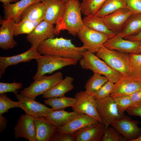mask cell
I'll list each match as a JSON object with an SVG mask.
<instances>
[{"instance_id":"cell-1","label":"cell","mask_w":141,"mask_h":141,"mask_svg":"<svg viewBox=\"0 0 141 141\" xmlns=\"http://www.w3.org/2000/svg\"><path fill=\"white\" fill-rule=\"evenodd\" d=\"M37 49L40 54L53 55L79 61L87 50L83 46L73 44L70 39L62 37L48 39L40 43Z\"/></svg>"},{"instance_id":"cell-2","label":"cell","mask_w":141,"mask_h":141,"mask_svg":"<svg viewBox=\"0 0 141 141\" xmlns=\"http://www.w3.org/2000/svg\"><path fill=\"white\" fill-rule=\"evenodd\" d=\"M79 62L82 69L90 70L93 73L103 75L107 78L108 81L114 84L123 76L110 68L94 53L87 50L84 53Z\"/></svg>"},{"instance_id":"cell-3","label":"cell","mask_w":141,"mask_h":141,"mask_svg":"<svg viewBox=\"0 0 141 141\" xmlns=\"http://www.w3.org/2000/svg\"><path fill=\"white\" fill-rule=\"evenodd\" d=\"M110 68L122 75H129L130 54L107 49L103 46L96 53Z\"/></svg>"},{"instance_id":"cell-4","label":"cell","mask_w":141,"mask_h":141,"mask_svg":"<svg viewBox=\"0 0 141 141\" xmlns=\"http://www.w3.org/2000/svg\"><path fill=\"white\" fill-rule=\"evenodd\" d=\"M80 3L79 0H69L66 3L62 21V30L75 37L84 26L81 17Z\"/></svg>"},{"instance_id":"cell-5","label":"cell","mask_w":141,"mask_h":141,"mask_svg":"<svg viewBox=\"0 0 141 141\" xmlns=\"http://www.w3.org/2000/svg\"><path fill=\"white\" fill-rule=\"evenodd\" d=\"M36 60L37 63V69L33 78L34 80L46 74H51L64 67L76 65L78 62L73 59L48 55L41 56Z\"/></svg>"},{"instance_id":"cell-6","label":"cell","mask_w":141,"mask_h":141,"mask_svg":"<svg viewBox=\"0 0 141 141\" xmlns=\"http://www.w3.org/2000/svg\"><path fill=\"white\" fill-rule=\"evenodd\" d=\"M63 79V74L60 72L49 76L42 75L34 80L28 87L21 91L20 94L35 99L37 96L43 94Z\"/></svg>"},{"instance_id":"cell-7","label":"cell","mask_w":141,"mask_h":141,"mask_svg":"<svg viewBox=\"0 0 141 141\" xmlns=\"http://www.w3.org/2000/svg\"><path fill=\"white\" fill-rule=\"evenodd\" d=\"M41 2L45 9L43 20L51 24H56L55 28L59 34L62 30V19L66 3L62 0H41Z\"/></svg>"},{"instance_id":"cell-8","label":"cell","mask_w":141,"mask_h":141,"mask_svg":"<svg viewBox=\"0 0 141 141\" xmlns=\"http://www.w3.org/2000/svg\"><path fill=\"white\" fill-rule=\"evenodd\" d=\"M96 99L97 112L105 128L125 115L124 114L122 115L119 114L115 102L110 95L103 98Z\"/></svg>"},{"instance_id":"cell-9","label":"cell","mask_w":141,"mask_h":141,"mask_svg":"<svg viewBox=\"0 0 141 141\" xmlns=\"http://www.w3.org/2000/svg\"><path fill=\"white\" fill-rule=\"evenodd\" d=\"M77 35L83 44V46L87 50L96 53L103 46L109 39L105 34L96 31L84 25L78 32Z\"/></svg>"},{"instance_id":"cell-10","label":"cell","mask_w":141,"mask_h":141,"mask_svg":"<svg viewBox=\"0 0 141 141\" xmlns=\"http://www.w3.org/2000/svg\"><path fill=\"white\" fill-rule=\"evenodd\" d=\"M75 98L77 100L72 107L73 111L89 115L103 124L97 111L96 99L93 96L87 95L85 91H81L76 94Z\"/></svg>"},{"instance_id":"cell-11","label":"cell","mask_w":141,"mask_h":141,"mask_svg":"<svg viewBox=\"0 0 141 141\" xmlns=\"http://www.w3.org/2000/svg\"><path fill=\"white\" fill-rule=\"evenodd\" d=\"M139 124L138 121L132 120L128 116L125 115L110 125L118 131L124 141H132L141 136V128L138 126Z\"/></svg>"},{"instance_id":"cell-12","label":"cell","mask_w":141,"mask_h":141,"mask_svg":"<svg viewBox=\"0 0 141 141\" xmlns=\"http://www.w3.org/2000/svg\"><path fill=\"white\" fill-rule=\"evenodd\" d=\"M58 34L53 25L43 20L32 32L27 34L26 38L31 46L37 48L45 40L54 38Z\"/></svg>"},{"instance_id":"cell-13","label":"cell","mask_w":141,"mask_h":141,"mask_svg":"<svg viewBox=\"0 0 141 141\" xmlns=\"http://www.w3.org/2000/svg\"><path fill=\"white\" fill-rule=\"evenodd\" d=\"M19 100V107L26 114L33 117H45L53 110L45 105L21 94L15 95Z\"/></svg>"},{"instance_id":"cell-14","label":"cell","mask_w":141,"mask_h":141,"mask_svg":"<svg viewBox=\"0 0 141 141\" xmlns=\"http://www.w3.org/2000/svg\"><path fill=\"white\" fill-rule=\"evenodd\" d=\"M132 14L126 7L119 9L101 18L108 28L116 35L120 33L128 19Z\"/></svg>"},{"instance_id":"cell-15","label":"cell","mask_w":141,"mask_h":141,"mask_svg":"<svg viewBox=\"0 0 141 141\" xmlns=\"http://www.w3.org/2000/svg\"><path fill=\"white\" fill-rule=\"evenodd\" d=\"M34 117L26 114H22L14 128L15 138L22 137L29 141H36Z\"/></svg>"},{"instance_id":"cell-16","label":"cell","mask_w":141,"mask_h":141,"mask_svg":"<svg viewBox=\"0 0 141 141\" xmlns=\"http://www.w3.org/2000/svg\"><path fill=\"white\" fill-rule=\"evenodd\" d=\"M141 45V42L125 39L119 34L108 39L103 46L108 49L122 52L138 54Z\"/></svg>"},{"instance_id":"cell-17","label":"cell","mask_w":141,"mask_h":141,"mask_svg":"<svg viewBox=\"0 0 141 141\" xmlns=\"http://www.w3.org/2000/svg\"><path fill=\"white\" fill-rule=\"evenodd\" d=\"M105 130V126L98 122L79 129L73 134L77 141H101Z\"/></svg>"},{"instance_id":"cell-18","label":"cell","mask_w":141,"mask_h":141,"mask_svg":"<svg viewBox=\"0 0 141 141\" xmlns=\"http://www.w3.org/2000/svg\"><path fill=\"white\" fill-rule=\"evenodd\" d=\"M41 55L37 48L31 46L29 49L21 54L9 57H0V77L4 74L6 68L9 66L15 65L21 62L30 61L36 59Z\"/></svg>"},{"instance_id":"cell-19","label":"cell","mask_w":141,"mask_h":141,"mask_svg":"<svg viewBox=\"0 0 141 141\" xmlns=\"http://www.w3.org/2000/svg\"><path fill=\"white\" fill-rule=\"evenodd\" d=\"M15 22L13 19H0V48L7 50L17 45L13 38Z\"/></svg>"},{"instance_id":"cell-20","label":"cell","mask_w":141,"mask_h":141,"mask_svg":"<svg viewBox=\"0 0 141 141\" xmlns=\"http://www.w3.org/2000/svg\"><path fill=\"white\" fill-rule=\"evenodd\" d=\"M141 90V82L136 81L129 75H123L114 85L110 96L113 98L129 95Z\"/></svg>"},{"instance_id":"cell-21","label":"cell","mask_w":141,"mask_h":141,"mask_svg":"<svg viewBox=\"0 0 141 141\" xmlns=\"http://www.w3.org/2000/svg\"><path fill=\"white\" fill-rule=\"evenodd\" d=\"M34 117L36 141H50L57 128L45 117Z\"/></svg>"},{"instance_id":"cell-22","label":"cell","mask_w":141,"mask_h":141,"mask_svg":"<svg viewBox=\"0 0 141 141\" xmlns=\"http://www.w3.org/2000/svg\"><path fill=\"white\" fill-rule=\"evenodd\" d=\"M41 0H20L15 3L3 4L4 13V19L8 18L14 20L16 23H18L21 20L20 16L23 11L30 4Z\"/></svg>"},{"instance_id":"cell-23","label":"cell","mask_w":141,"mask_h":141,"mask_svg":"<svg viewBox=\"0 0 141 141\" xmlns=\"http://www.w3.org/2000/svg\"><path fill=\"white\" fill-rule=\"evenodd\" d=\"M98 122L97 120L89 115L79 113L75 118L66 125L57 128L56 130L62 133H73L79 129Z\"/></svg>"},{"instance_id":"cell-24","label":"cell","mask_w":141,"mask_h":141,"mask_svg":"<svg viewBox=\"0 0 141 141\" xmlns=\"http://www.w3.org/2000/svg\"><path fill=\"white\" fill-rule=\"evenodd\" d=\"M73 80V78L71 77H66L44 93L43 97L49 99L64 96L66 93L73 89L72 84Z\"/></svg>"},{"instance_id":"cell-25","label":"cell","mask_w":141,"mask_h":141,"mask_svg":"<svg viewBox=\"0 0 141 141\" xmlns=\"http://www.w3.org/2000/svg\"><path fill=\"white\" fill-rule=\"evenodd\" d=\"M79 113L73 111L69 112L64 109L53 110L45 117L57 128L62 127L75 118Z\"/></svg>"},{"instance_id":"cell-26","label":"cell","mask_w":141,"mask_h":141,"mask_svg":"<svg viewBox=\"0 0 141 141\" xmlns=\"http://www.w3.org/2000/svg\"><path fill=\"white\" fill-rule=\"evenodd\" d=\"M45 13L44 5L40 1H38L28 5L21 13L20 19L34 22L43 19Z\"/></svg>"},{"instance_id":"cell-27","label":"cell","mask_w":141,"mask_h":141,"mask_svg":"<svg viewBox=\"0 0 141 141\" xmlns=\"http://www.w3.org/2000/svg\"><path fill=\"white\" fill-rule=\"evenodd\" d=\"M85 26L91 29L102 33L107 35L109 38L116 34L107 27L101 17L95 15L85 16L83 19Z\"/></svg>"},{"instance_id":"cell-28","label":"cell","mask_w":141,"mask_h":141,"mask_svg":"<svg viewBox=\"0 0 141 141\" xmlns=\"http://www.w3.org/2000/svg\"><path fill=\"white\" fill-rule=\"evenodd\" d=\"M141 31V14H132L128 19L119 34L126 39Z\"/></svg>"},{"instance_id":"cell-29","label":"cell","mask_w":141,"mask_h":141,"mask_svg":"<svg viewBox=\"0 0 141 141\" xmlns=\"http://www.w3.org/2000/svg\"><path fill=\"white\" fill-rule=\"evenodd\" d=\"M108 81L104 76L99 74H93L87 80L85 86L86 94L93 96L94 94Z\"/></svg>"},{"instance_id":"cell-30","label":"cell","mask_w":141,"mask_h":141,"mask_svg":"<svg viewBox=\"0 0 141 141\" xmlns=\"http://www.w3.org/2000/svg\"><path fill=\"white\" fill-rule=\"evenodd\" d=\"M126 7L127 0H106L95 15L102 17L119 9Z\"/></svg>"},{"instance_id":"cell-31","label":"cell","mask_w":141,"mask_h":141,"mask_svg":"<svg viewBox=\"0 0 141 141\" xmlns=\"http://www.w3.org/2000/svg\"><path fill=\"white\" fill-rule=\"evenodd\" d=\"M75 98L67 97L65 96L48 99L44 101L45 103L51 107L54 110L64 109L68 107L73 106L76 103Z\"/></svg>"},{"instance_id":"cell-32","label":"cell","mask_w":141,"mask_h":141,"mask_svg":"<svg viewBox=\"0 0 141 141\" xmlns=\"http://www.w3.org/2000/svg\"><path fill=\"white\" fill-rule=\"evenodd\" d=\"M129 75L134 81L141 82V54H130Z\"/></svg>"},{"instance_id":"cell-33","label":"cell","mask_w":141,"mask_h":141,"mask_svg":"<svg viewBox=\"0 0 141 141\" xmlns=\"http://www.w3.org/2000/svg\"><path fill=\"white\" fill-rule=\"evenodd\" d=\"M106 0H85L80 3L81 13L85 16L95 15Z\"/></svg>"},{"instance_id":"cell-34","label":"cell","mask_w":141,"mask_h":141,"mask_svg":"<svg viewBox=\"0 0 141 141\" xmlns=\"http://www.w3.org/2000/svg\"><path fill=\"white\" fill-rule=\"evenodd\" d=\"M43 20V18L34 22L23 20L18 23H15L14 36H16L22 34H30Z\"/></svg>"},{"instance_id":"cell-35","label":"cell","mask_w":141,"mask_h":141,"mask_svg":"<svg viewBox=\"0 0 141 141\" xmlns=\"http://www.w3.org/2000/svg\"><path fill=\"white\" fill-rule=\"evenodd\" d=\"M18 107H19V101L11 100L4 93L0 94V114L7 112L11 108Z\"/></svg>"},{"instance_id":"cell-36","label":"cell","mask_w":141,"mask_h":141,"mask_svg":"<svg viewBox=\"0 0 141 141\" xmlns=\"http://www.w3.org/2000/svg\"><path fill=\"white\" fill-rule=\"evenodd\" d=\"M115 102L119 114L122 115L126 109L132 104L128 95L113 98Z\"/></svg>"},{"instance_id":"cell-37","label":"cell","mask_w":141,"mask_h":141,"mask_svg":"<svg viewBox=\"0 0 141 141\" xmlns=\"http://www.w3.org/2000/svg\"><path fill=\"white\" fill-rule=\"evenodd\" d=\"M114 127H108L105 128L102 141H124L122 137Z\"/></svg>"},{"instance_id":"cell-38","label":"cell","mask_w":141,"mask_h":141,"mask_svg":"<svg viewBox=\"0 0 141 141\" xmlns=\"http://www.w3.org/2000/svg\"><path fill=\"white\" fill-rule=\"evenodd\" d=\"M114 83L108 81L105 83L93 95L95 99L105 98L110 95Z\"/></svg>"},{"instance_id":"cell-39","label":"cell","mask_w":141,"mask_h":141,"mask_svg":"<svg viewBox=\"0 0 141 141\" xmlns=\"http://www.w3.org/2000/svg\"><path fill=\"white\" fill-rule=\"evenodd\" d=\"M22 86V83H7L0 82V94L7 92H12L15 95L18 94L17 90Z\"/></svg>"},{"instance_id":"cell-40","label":"cell","mask_w":141,"mask_h":141,"mask_svg":"<svg viewBox=\"0 0 141 141\" xmlns=\"http://www.w3.org/2000/svg\"><path fill=\"white\" fill-rule=\"evenodd\" d=\"M50 141H75L73 133H62L56 130L53 133Z\"/></svg>"},{"instance_id":"cell-41","label":"cell","mask_w":141,"mask_h":141,"mask_svg":"<svg viewBox=\"0 0 141 141\" xmlns=\"http://www.w3.org/2000/svg\"><path fill=\"white\" fill-rule=\"evenodd\" d=\"M127 7L133 14H141V0H127Z\"/></svg>"},{"instance_id":"cell-42","label":"cell","mask_w":141,"mask_h":141,"mask_svg":"<svg viewBox=\"0 0 141 141\" xmlns=\"http://www.w3.org/2000/svg\"><path fill=\"white\" fill-rule=\"evenodd\" d=\"M125 111L130 115L141 117V100L132 104Z\"/></svg>"},{"instance_id":"cell-43","label":"cell","mask_w":141,"mask_h":141,"mask_svg":"<svg viewBox=\"0 0 141 141\" xmlns=\"http://www.w3.org/2000/svg\"><path fill=\"white\" fill-rule=\"evenodd\" d=\"M128 96L133 104L138 102L141 100V90L137 91Z\"/></svg>"},{"instance_id":"cell-44","label":"cell","mask_w":141,"mask_h":141,"mask_svg":"<svg viewBox=\"0 0 141 141\" xmlns=\"http://www.w3.org/2000/svg\"><path fill=\"white\" fill-rule=\"evenodd\" d=\"M7 120L5 118L0 114V133L2 132L6 128Z\"/></svg>"},{"instance_id":"cell-45","label":"cell","mask_w":141,"mask_h":141,"mask_svg":"<svg viewBox=\"0 0 141 141\" xmlns=\"http://www.w3.org/2000/svg\"><path fill=\"white\" fill-rule=\"evenodd\" d=\"M125 39L131 41L141 42V31L137 34L130 36Z\"/></svg>"},{"instance_id":"cell-46","label":"cell","mask_w":141,"mask_h":141,"mask_svg":"<svg viewBox=\"0 0 141 141\" xmlns=\"http://www.w3.org/2000/svg\"><path fill=\"white\" fill-rule=\"evenodd\" d=\"M0 1L3 4H8L11 2H17V0H0Z\"/></svg>"},{"instance_id":"cell-47","label":"cell","mask_w":141,"mask_h":141,"mask_svg":"<svg viewBox=\"0 0 141 141\" xmlns=\"http://www.w3.org/2000/svg\"><path fill=\"white\" fill-rule=\"evenodd\" d=\"M132 141H141V136L137 138L132 140Z\"/></svg>"},{"instance_id":"cell-48","label":"cell","mask_w":141,"mask_h":141,"mask_svg":"<svg viewBox=\"0 0 141 141\" xmlns=\"http://www.w3.org/2000/svg\"><path fill=\"white\" fill-rule=\"evenodd\" d=\"M139 54H141V45L140 47L139 51Z\"/></svg>"},{"instance_id":"cell-49","label":"cell","mask_w":141,"mask_h":141,"mask_svg":"<svg viewBox=\"0 0 141 141\" xmlns=\"http://www.w3.org/2000/svg\"><path fill=\"white\" fill-rule=\"evenodd\" d=\"M62 0V1H64L66 2L67 3V2H68L69 1V0Z\"/></svg>"},{"instance_id":"cell-50","label":"cell","mask_w":141,"mask_h":141,"mask_svg":"<svg viewBox=\"0 0 141 141\" xmlns=\"http://www.w3.org/2000/svg\"><path fill=\"white\" fill-rule=\"evenodd\" d=\"M82 0L83 1H85V0Z\"/></svg>"}]
</instances>
